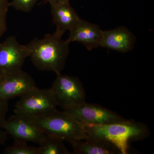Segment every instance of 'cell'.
Returning <instances> with one entry per match:
<instances>
[{"mask_svg": "<svg viewBox=\"0 0 154 154\" xmlns=\"http://www.w3.org/2000/svg\"><path fill=\"white\" fill-rule=\"evenodd\" d=\"M9 4L8 0H0V38L7 29V16Z\"/></svg>", "mask_w": 154, "mask_h": 154, "instance_id": "obj_17", "label": "cell"}, {"mask_svg": "<svg viewBox=\"0 0 154 154\" xmlns=\"http://www.w3.org/2000/svg\"><path fill=\"white\" fill-rule=\"evenodd\" d=\"M135 42L134 35L125 27L120 26L113 30H102L100 46L126 53L133 48Z\"/></svg>", "mask_w": 154, "mask_h": 154, "instance_id": "obj_11", "label": "cell"}, {"mask_svg": "<svg viewBox=\"0 0 154 154\" xmlns=\"http://www.w3.org/2000/svg\"><path fill=\"white\" fill-rule=\"evenodd\" d=\"M64 110L82 124H110L126 119L105 107L87 102L77 107Z\"/></svg>", "mask_w": 154, "mask_h": 154, "instance_id": "obj_8", "label": "cell"}, {"mask_svg": "<svg viewBox=\"0 0 154 154\" xmlns=\"http://www.w3.org/2000/svg\"><path fill=\"white\" fill-rule=\"evenodd\" d=\"M3 154H39V152L38 147L28 145L26 142L14 140V144L6 148Z\"/></svg>", "mask_w": 154, "mask_h": 154, "instance_id": "obj_15", "label": "cell"}, {"mask_svg": "<svg viewBox=\"0 0 154 154\" xmlns=\"http://www.w3.org/2000/svg\"><path fill=\"white\" fill-rule=\"evenodd\" d=\"M39 154H69L64 141L57 137L46 135L39 144Z\"/></svg>", "mask_w": 154, "mask_h": 154, "instance_id": "obj_14", "label": "cell"}, {"mask_svg": "<svg viewBox=\"0 0 154 154\" xmlns=\"http://www.w3.org/2000/svg\"><path fill=\"white\" fill-rule=\"evenodd\" d=\"M8 110V101L0 99V128H3L5 122L6 116Z\"/></svg>", "mask_w": 154, "mask_h": 154, "instance_id": "obj_18", "label": "cell"}, {"mask_svg": "<svg viewBox=\"0 0 154 154\" xmlns=\"http://www.w3.org/2000/svg\"><path fill=\"white\" fill-rule=\"evenodd\" d=\"M102 30L98 25L80 19L74 27L69 31L67 42H79L85 46L89 50L100 46Z\"/></svg>", "mask_w": 154, "mask_h": 154, "instance_id": "obj_10", "label": "cell"}, {"mask_svg": "<svg viewBox=\"0 0 154 154\" xmlns=\"http://www.w3.org/2000/svg\"><path fill=\"white\" fill-rule=\"evenodd\" d=\"M20 97L14 113L30 118L47 113L57 106L50 89L36 87Z\"/></svg>", "mask_w": 154, "mask_h": 154, "instance_id": "obj_5", "label": "cell"}, {"mask_svg": "<svg viewBox=\"0 0 154 154\" xmlns=\"http://www.w3.org/2000/svg\"><path fill=\"white\" fill-rule=\"evenodd\" d=\"M51 7L53 23L56 26L55 33L60 36H62L66 30L70 31L81 19L69 2Z\"/></svg>", "mask_w": 154, "mask_h": 154, "instance_id": "obj_12", "label": "cell"}, {"mask_svg": "<svg viewBox=\"0 0 154 154\" xmlns=\"http://www.w3.org/2000/svg\"><path fill=\"white\" fill-rule=\"evenodd\" d=\"M76 154H121L112 143L107 141L88 137L85 140H72L69 142Z\"/></svg>", "mask_w": 154, "mask_h": 154, "instance_id": "obj_13", "label": "cell"}, {"mask_svg": "<svg viewBox=\"0 0 154 154\" xmlns=\"http://www.w3.org/2000/svg\"><path fill=\"white\" fill-rule=\"evenodd\" d=\"M44 1L49 3L51 6L58 5L61 3L69 2V0H44Z\"/></svg>", "mask_w": 154, "mask_h": 154, "instance_id": "obj_20", "label": "cell"}, {"mask_svg": "<svg viewBox=\"0 0 154 154\" xmlns=\"http://www.w3.org/2000/svg\"><path fill=\"white\" fill-rule=\"evenodd\" d=\"M46 135L64 141L85 140L88 135L82 123L66 111L57 109L31 118Z\"/></svg>", "mask_w": 154, "mask_h": 154, "instance_id": "obj_3", "label": "cell"}, {"mask_svg": "<svg viewBox=\"0 0 154 154\" xmlns=\"http://www.w3.org/2000/svg\"><path fill=\"white\" fill-rule=\"evenodd\" d=\"M41 0H13L9 3V7L25 13L31 12L38 1Z\"/></svg>", "mask_w": 154, "mask_h": 154, "instance_id": "obj_16", "label": "cell"}, {"mask_svg": "<svg viewBox=\"0 0 154 154\" xmlns=\"http://www.w3.org/2000/svg\"><path fill=\"white\" fill-rule=\"evenodd\" d=\"M30 54L28 45L20 44L15 36H9L0 43V69L5 74L20 70Z\"/></svg>", "mask_w": 154, "mask_h": 154, "instance_id": "obj_7", "label": "cell"}, {"mask_svg": "<svg viewBox=\"0 0 154 154\" xmlns=\"http://www.w3.org/2000/svg\"><path fill=\"white\" fill-rule=\"evenodd\" d=\"M3 128L14 140L23 141L40 144L46 135L29 117L23 116H12L6 120Z\"/></svg>", "mask_w": 154, "mask_h": 154, "instance_id": "obj_6", "label": "cell"}, {"mask_svg": "<svg viewBox=\"0 0 154 154\" xmlns=\"http://www.w3.org/2000/svg\"><path fill=\"white\" fill-rule=\"evenodd\" d=\"M36 87L32 77L22 69L5 74L0 81V99L8 101L21 97Z\"/></svg>", "mask_w": 154, "mask_h": 154, "instance_id": "obj_9", "label": "cell"}, {"mask_svg": "<svg viewBox=\"0 0 154 154\" xmlns=\"http://www.w3.org/2000/svg\"><path fill=\"white\" fill-rule=\"evenodd\" d=\"M5 75V73L2 70L0 69V81L4 78Z\"/></svg>", "mask_w": 154, "mask_h": 154, "instance_id": "obj_21", "label": "cell"}, {"mask_svg": "<svg viewBox=\"0 0 154 154\" xmlns=\"http://www.w3.org/2000/svg\"><path fill=\"white\" fill-rule=\"evenodd\" d=\"M83 124L88 137L109 142L122 154L128 153L131 142L146 138L149 133L146 125L127 119L110 124Z\"/></svg>", "mask_w": 154, "mask_h": 154, "instance_id": "obj_1", "label": "cell"}, {"mask_svg": "<svg viewBox=\"0 0 154 154\" xmlns=\"http://www.w3.org/2000/svg\"><path fill=\"white\" fill-rule=\"evenodd\" d=\"M7 139V133L0 128V146L5 143Z\"/></svg>", "mask_w": 154, "mask_h": 154, "instance_id": "obj_19", "label": "cell"}, {"mask_svg": "<svg viewBox=\"0 0 154 154\" xmlns=\"http://www.w3.org/2000/svg\"><path fill=\"white\" fill-rule=\"evenodd\" d=\"M57 106L63 110L79 106L86 102L85 89L78 78L57 75L56 79L50 88Z\"/></svg>", "mask_w": 154, "mask_h": 154, "instance_id": "obj_4", "label": "cell"}, {"mask_svg": "<svg viewBox=\"0 0 154 154\" xmlns=\"http://www.w3.org/2000/svg\"><path fill=\"white\" fill-rule=\"evenodd\" d=\"M54 32L43 38H35L28 44L30 60L39 70L61 73L69 53V43Z\"/></svg>", "mask_w": 154, "mask_h": 154, "instance_id": "obj_2", "label": "cell"}]
</instances>
